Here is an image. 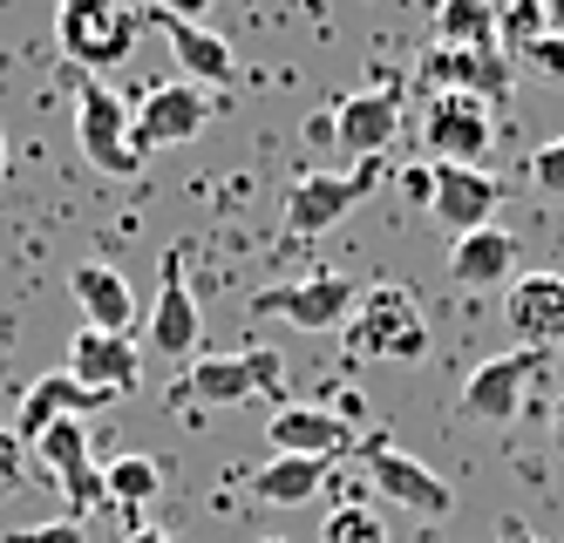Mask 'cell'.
Here are the masks:
<instances>
[{"label": "cell", "instance_id": "obj_26", "mask_svg": "<svg viewBox=\"0 0 564 543\" xmlns=\"http://www.w3.org/2000/svg\"><path fill=\"white\" fill-rule=\"evenodd\" d=\"M319 543H388V530H381V517L368 503H340L327 517V530H319Z\"/></svg>", "mask_w": 564, "mask_h": 543}, {"label": "cell", "instance_id": "obj_24", "mask_svg": "<svg viewBox=\"0 0 564 543\" xmlns=\"http://www.w3.org/2000/svg\"><path fill=\"white\" fill-rule=\"evenodd\" d=\"M102 489H109V503H123V510L137 517L143 503H156V496H164V469H156L150 455H116V463L102 469Z\"/></svg>", "mask_w": 564, "mask_h": 543}, {"label": "cell", "instance_id": "obj_5", "mask_svg": "<svg viewBox=\"0 0 564 543\" xmlns=\"http://www.w3.org/2000/svg\"><path fill=\"white\" fill-rule=\"evenodd\" d=\"M360 476H368L375 496H388V503L409 510V517H449V510H456L449 482H442L435 469H422L415 455H401L388 435H368V442H360Z\"/></svg>", "mask_w": 564, "mask_h": 543}, {"label": "cell", "instance_id": "obj_3", "mask_svg": "<svg viewBox=\"0 0 564 543\" xmlns=\"http://www.w3.org/2000/svg\"><path fill=\"white\" fill-rule=\"evenodd\" d=\"M75 143L96 163L102 177H137L143 171V150H137V130H130V102L102 89V82H83L75 89Z\"/></svg>", "mask_w": 564, "mask_h": 543}, {"label": "cell", "instance_id": "obj_37", "mask_svg": "<svg viewBox=\"0 0 564 543\" xmlns=\"http://www.w3.org/2000/svg\"><path fill=\"white\" fill-rule=\"evenodd\" d=\"M259 543H286V536H259Z\"/></svg>", "mask_w": 564, "mask_h": 543}, {"label": "cell", "instance_id": "obj_4", "mask_svg": "<svg viewBox=\"0 0 564 543\" xmlns=\"http://www.w3.org/2000/svg\"><path fill=\"white\" fill-rule=\"evenodd\" d=\"M279 381H286V360H279L272 347H246V354H205V360H191L177 394L197 401V408H238V401L279 394Z\"/></svg>", "mask_w": 564, "mask_h": 543}, {"label": "cell", "instance_id": "obj_7", "mask_svg": "<svg viewBox=\"0 0 564 543\" xmlns=\"http://www.w3.org/2000/svg\"><path fill=\"white\" fill-rule=\"evenodd\" d=\"M354 279L319 272V279H293V285H265L252 292V319H286L300 333H347L354 319Z\"/></svg>", "mask_w": 564, "mask_h": 543}, {"label": "cell", "instance_id": "obj_2", "mask_svg": "<svg viewBox=\"0 0 564 543\" xmlns=\"http://www.w3.org/2000/svg\"><path fill=\"white\" fill-rule=\"evenodd\" d=\"M137 34H143V14L130 0H55V41H62V55L89 75L130 62Z\"/></svg>", "mask_w": 564, "mask_h": 543}, {"label": "cell", "instance_id": "obj_33", "mask_svg": "<svg viewBox=\"0 0 564 543\" xmlns=\"http://www.w3.org/2000/svg\"><path fill=\"white\" fill-rule=\"evenodd\" d=\"M544 21H551V34H564V0H544Z\"/></svg>", "mask_w": 564, "mask_h": 543}, {"label": "cell", "instance_id": "obj_27", "mask_svg": "<svg viewBox=\"0 0 564 543\" xmlns=\"http://www.w3.org/2000/svg\"><path fill=\"white\" fill-rule=\"evenodd\" d=\"M531 191L551 197V204H564V137H551V143L531 156Z\"/></svg>", "mask_w": 564, "mask_h": 543}, {"label": "cell", "instance_id": "obj_17", "mask_svg": "<svg viewBox=\"0 0 564 543\" xmlns=\"http://www.w3.org/2000/svg\"><path fill=\"white\" fill-rule=\"evenodd\" d=\"M503 313H510V326H517V347H531V354L564 347V279L523 272V279L503 292Z\"/></svg>", "mask_w": 564, "mask_h": 543}, {"label": "cell", "instance_id": "obj_28", "mask_svg": "<svg viewBox=\"0 0 564 543\" xmlns=\"http://www.w3.org/2000/svg\"><path fill=\"white\" fill-rule=\"evenodd\" d=\"M21 476H28V442L14 428H0V503L21 496Z\"/></svg>", "mask_w": 564, "mask_h": 543}, {"label": "cell", "instance_id": "obj_35", "mask_svg": "<svg viewBox=\"0 0 564 543\" xmlns=\"http://www.w3.org/2000/svg\"><path fill=\"white\" fill-rule=\"evenodd\" d=\"M0 177H8V130H0Z\"/></svg>", "mask_w": 564, "mask_h": 543}, {"label": "cell", "instance_id": "obj_36", "mask_svg": "<svg viewBox=\"0 0 564 543\" xmlns=\"http://www.w3.org/2000/svg\"><path fill=\"white\" fill-rule=\"evenodd\" d=\"M503 543H538V536H531V530H510V536H503Z\"/></svg>", "mask_w": 564, "mask_h": 543}, {"label": "cell", "instance_id": "obj_34", "mask_svg": "<svg viewBox=\"0 0 564 543\" xmlns=\"http://www.w3.org/2000/svg\"><path fill=\"white\" fill-rule=\"evenodd\" d=\"M551 442H557V455H564V401L551 408Z\"/></svg>", "mask_w": 564, "mask_h": 543}, {"label": "cell", "instance_id": "obj_25", "mask_svg": "<svg viewBox=\"0 0 564 543\" xmlns=\"http://www.w3.org/2000/svg\"><path fill=\"white\" fill-rule=\"evenodd\" d=\"M551 34L544 21V0H497V48L517 62L523 48H538V41Z\"/></svg>", "mask_w": 564, "mask_h": 543}, {"label": "cell", "instance_id": "obj_31", "mask_svg": "<svg viewBox=\"0 0 564 543\" xmlns=\"http://www.w3.org/2000/svg\"><path fill=\"white\" fill-rule=\"evenodd\" d=\"M150 14H171V21H197V28H205L212 0H150Z\"/></svg>", "mask_w": 564, "mask_h": 543}, {"label": "cell", "instance_id": "obj_9", "mask_svg": "<svg viewBox=\"0 0 564 543\" xmlns=\"http://www.w3.org/2000/svg\"><path fill=\"white\" fill-rule=\"evenodd\" d=\"M415 82L429 96H476V102H503L510 82H517V62L503 48H429Z\"/></svg>", "mask_w": 564, "mask_h": 543}, {"label": "cell", "instance_id": "obj_18", "mask_svg": "<svg viewBox=\"0 0 564 543\" xmlns=\"http://www.w3.org/2000/svg\"><path fill=\"white\" fill-rule=\"evenodd\" d=\"M394 130H401V96L394 89H360V96L334 102V143L347 156H368L375 163L394 143Z\"/></svg>", "mask_w": 564, "mask_h": 543}, {"label": "cell", "instance_id": "obj_8", "mask_svg": "<svg viewBox=\"0 0 564 543\" xmlns=\"http://www.w3.org/2000/svg\"><path fill=\"white\" fill-rule=\"evenodd\" d=\"M212 116H218L212 89H197V82H156V89H143V102H130V130H137V150L150 156V150L205 137Z\"/></svg>", "mask_w": 564, "mask_h": 543}, {"label": "cell", "instance_id": "obj_6", "mask_svg": "<svg viewBox=\"0 0 564 543\" xmlns=\"http://www.w3.org/2000/svg\"><path fill=\"white\" fill-rule=\"evenodd\" d=\"M544 360L551 354H531V347L482 360L469 381H463V401H456L463 422H476V428H510L517 414H523V401H531V381L544 373Z\"/></svg>", "mask_w": 564, "mask_h": 543}, {"label": "cell", "instance_id": "obj_10", "mask_svg": "<svg viewBox=\"0 0 564 543\" xmlns=\"http://www.w3.org/2000/svg\"><path fill=\"white\" fill-rule=\"evenodd\" d=\"M490 143H497L490 102H476V96H429V109H422V150L435 163H469V171H482Z\"/></svg>", "mask_w": 564, "mask_h": 543}, {"label": "cell", "instance_id": "obj_1", "mask_svg": "<svg viewBox=\"0 0 564 543\" xmlns=\"http://www.w3.org/2000/svg\"><path fill=\"white\" fill-rule=\"evenodd\" d=\"M354 360H422L429 354V313L409 285H375L360 292V306L347 319Z\"/></svg>", "mask_w": 564, "mask_h": 543}, {"label": "cell", "instance_id": "obj_13", "mask_svg": "<svg viewBox=\"0 0 564 543\" xmlns=\"http://www.w3.org/2000/svg\"><path fill=\"white\" fill-rule=\"evenodd\" d=\"M197 340H205V313L191 300L184 252H164V279H156V306H150V347L164 360H191Z\"/></svg>", "mask_w": 564, "mask_h": 543}, {"label": "cell", "instance_id": "obj_29", "mask_svg": "<svg viewBox=\"0 0 564 543\" xmlns=\"http://www.w3.org/2000/svg\"><path fill=\"white\" fill-rule=\"evenodd\" d=\"M517 68H531L538 82H564V34H544L538 48H523Z\"/></svg>", "mask_w": 564, "mask_h": 543}, {"label": "cell", "instance_id": "obj_16", "mask_svg": "<svg viewBox=\"0 0 564 543\" xmlns=\"http://www.w3.org/2000/svg\"><path fill=\"white\" fill-rule=\"evenodd\" d=\"M68 373L83 388H96V394H109V401H123L137 381H143V354H137V340H123V333H96V326H83L68 340Z\"/></svg>", "mask_w": 564, "mask_h": 543}, {"label": "cell", "instance_id": "obj_22", "mask_svg": "<svg viewBox=\"0 0 564 543\" xmlns=\"http://www.w3.org/2000/svg\"><path fill=\"white\" fill-rule=\"evenodd\" d=\"M327 476H334V463H313V455H272V463L252 469V496L272 503V510H300V503H313V496L327 489Z\"/></svg>", "mask_w": 564, "mask_h": 543}, {"label": "cell", "instance_id": "obj_32", "mask_svg": "<svg viewBox=\"0 0 564 543\" xmlns=\"http://www.w3.org/2000/svg\"><path fill=\"white\" fill-rule=\"evenodd\" d=\"M130 543H171L164 530H150V523H130Z\"/></svg>", "mask_w": 564, "mask_h": 543}, {"label": "cell", "instance_id": "obj_20", "mask_svg": "<svg viewBox=\"0 0 564 543\" xmlns=\"http://www.w3.org/2000/svg\"><path fill=\"white\" fill-rule=\"evenodd\" d=\"M150 28H164L171 41V55L184 68V82H197V89H225V82L238 75V55H231V41L212 34V28H197V21H171V14H143Z\"/></svg>", "mask_w": 564, "mask_h": 543}, {"label": "cell", "instance_id": "obj_15", "mask_svg": "<svg viewBox=\"0 0 564 543\" xmlns=\"http://www.w3.org/2000/svg\"><path fill=\"white\" fill-rule=\"evenodd\" d=\"M96 408H109V394L83 388L68 367H55V373H42V381H28V394H21V408H14V435L34 448V435H48L55 422H89Z\"/></svg>", "mask_w": 564, "mask_h": 543}, {"label": "cell", "instance_id": "obj_30", "mask_svg": "<svg viewBox=\"0 0 564 543\" xmlns=\"http://www.w3.org/2000/svg\"><path fill=\"white\" fill-rule=\"evenodd\" d=\"M8 543H89V530H83V517H55V523H28V530H14Z\"/></svg>", "mask_w": 564, "mask_h": 543}, {"label": "cell", "instance_id": "obj_19", "mask_svg": "<svg viewBox=\"0 0 564 543\" xmlns=\"http://www.w3.org/2000/svg\"><path fill=\"white\" fill-rule=\"evenodd\" d=\"M449 279L463 292H510L517 285V238L503 225H482V231H463L449 245Z\"/></svg>", "mask_w": 564, "mask_h": 543}, {"label": "cell", "instance_id": "obj_21", "mask_svg": "<svg viewBox=\"0 0 564 543\" xmlns=\"http://www.w3.org/2000/svg\"><path fill=\"white\" fill-rule=\"evenodd\" d=\"M68 292H75V306H83V319H89L96 333H123V340H130V326H137V292H130V279L116 272V265H102V259L75 265V272H68Z\"/></svg>", "mask_w": 564, "mask_h": 543}, {"label": "cell", "instance_id": "obj_12", "mask_svg": "<svg viewBox=\"0 0 564 543\" xmlns=\"http://www.w3.org/2000/svg\"><path fill=\"white\" fill-rule=\"evenodd\" d=\"M265 442L272 455H313V463H340L354 448V422L340 408H306V401H286L265 422Z\"/></svg>", "mask_w": 564, "mask_h": 543}, {"label": "cell", "instance_id": "obj_11", "mask_svg": "<svg viewBox=\"0 0 564 543\" xmlns=\"http://www.w3.org/2000/svg\"><path fill=\"white\" fill-rule=\"evenodd\" d=\"M381 184V163H360L354 177H327V171H313L286 191V231L293 238H319V231H334L360 197H368Z\"/></svg>", "mask_w": 564, "mask_h": 543}, {"label": "cell", "instance_id": "obj_14", "mask_svg": "<svg viewBox=\"0 0 564 543\" xmlns=\"http://www.w3.org/2000/svg\"><path fill=\"white\" fill-rule=\"evenodd\" d=\"M435 171V191H429V218H442L456 238L463 231H482L497 218V204H503V184L490 171H469V163H429Z\"/></svg>", "mask_w": 564, "mask_h": 543}, {"label": "cell", "instance_id": "obj_23", "mask_svg": "<svg viewBox=\"0 0 564 543\" xmlns=\"http://www.w3.org/2000/svg\"><path fill=\"white\" fill-rule=\"evenodd\" d=\"M435 48H497V0H435Z\"/></svg>", "mask_w": 564, "mask_h": 543}]
</instances>
